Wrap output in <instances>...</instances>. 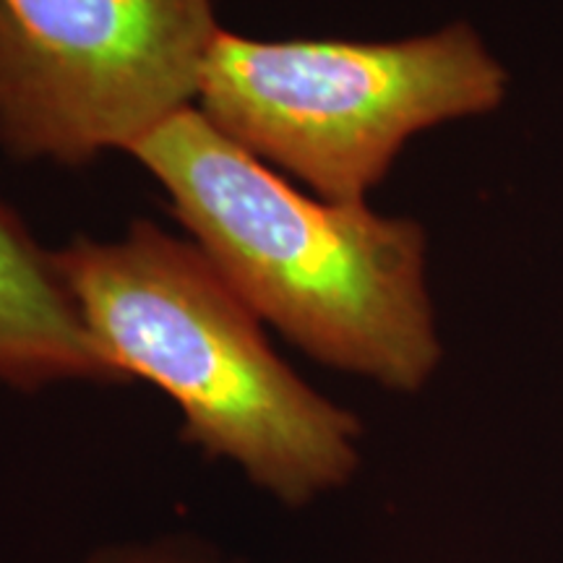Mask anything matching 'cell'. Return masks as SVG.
<instances>
[{"instance_id": "6da1fadb", "label": "cell", "mask_w": 563, "mask_h": 563, "mask_svg": "<svg viewBox=\"0 0 563 563\" xmlns=\"http://www.w3.org/2000/svg\"><path fill=\"white\" fill-rule=\"evenodd\" d=\"M129 154L232 290L302 352L391 391L439 368L418 222L308 199L194 108Z\"/></svg>"}, {"instance_id": "7a4b0ae2", "label": "cell", "mask_w": 563, "mask_h": 563, "mask_svg": "<svg viewBox=\"0 0 563 563\" xmlns=\"http://www.w3.org/2000/svg\"><path fill=\"white\" fill-rule=\"evenodd\" d=\"M55 264L118 376L159 386L183 439L228 460L285 506L342 488L361 464V422L266 340L262 319L199 245L133 222L123 241H74Z\"/></svg>"}, {"instance_id": "3957f363", "label": "cell", "mask_w": 563, "mask_h": 563, "mask_svg": "<svg viewBox=\"0 0 563 563\" xmlns=\"http://www.w3.org/2000/svg\"><path fill=\"white\" fill-rule=\"evenodd\" d=\"M506 74L464 24L402 42H258L220 32L199 112L323 201L363 203L405 141L498 108Z\"/></svg>"}, {"instance_id": "277c9868", "label": "cell", "mask_w": 563, "mask_h": 563, "mask_svg": "<svg viewBox=\"0 0 563 563\" xmlns=\"http://www.w3.org/2000/svg\"><path fill=\"white\" fill-rule=\"evenodd\" d=\"M211 0H0V146L84 165L191 108Z\"/></svg>"}, {"instance_id": "5b68a950", "label": "cell", "mask_w": 563, "mask_h": 563, "mask_svg": "<svg viewBox=\"0 0 563 563\" xmlns=\"http://www.w3.org/2000/svg\"><path fill=\"white\" fill-rule=\"evenodd\" d=\"M55 382H123L66 290L55 253L0 201V384L34 391Z\"/></svg>"}, {"instance_id": "8992f818", "label": "cell", "mask_w": 563, "mask_h": 563, "mask_svg": "<svg viewBox=\"0 0 563 563\" xmlns=\"http://www.w3.org/2000/svg\"><path fill=\"white\" fill-rule=\"evenodd\" d=\"M89 563H222L214 553L183 540H152L102 548Z\"/></svg>"}]
</instances>
